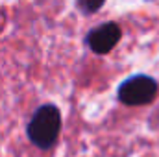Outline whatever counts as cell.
Here are the masks:
<instances>
[{"label": "cell", "instance_id": "obj_1", "mask_svg": "<svg viewBox=\"0 0 159 157\" xmlns=\"http://www.w3.org/2000/svg\"><path fill=\"white\" fill-rule=\"evenodd\" d=\"M61 131V113L54 104L39 105L30 120L26 133L34 146L41 150H50Z\"/></svg>", "mask_w": 159, "mask_h": 157}, {"label": "cell", "instance_id": "obj_2", "mask_svg": "<svg viewBox=\"0 0 159 157\" xmlns=\"http://www.w3.org/2000/svg\"><path fill=\"white\" fill-rule=\"evenodd\" d=\"M117 96L120 104L129 107L148 105L157 96V81L146 74H135L120 83Z\"/></svg>", "mask_w": 159, "mask_h": 157}, {"label": "cell", "instance_id": "obj_3", "mask_svg": "<svg viewBox=\"0 0 159 157\" xmlns=\"http://www.w3.org/2000/svg\"><path fill=\"white\" fill-rule=\"evenodd\" d=\"M122 37V30H120L119 24H115V22H104V24H100V26H96V28H93L89 34H87V46L94 52V54H107V52H111L115 46H117V43L120 41Z\"/></svg>", "mask_w": 159, "mask_h": 157}, {"label": "cell", "instance_id": "obj_4", "mask_svg": "<svg viewBox=\"0 0 159 157\" xmlns=\"http://www.w3.org/2000/svg\"><path fill=\"white\" fill-rule=\"evenodd\" d=\"M104 4H106V0H76V6L81 9V13H85V15L96 13Z\"/></svg>", "mask_w": 159, "mask_h": 157}]
</instances>
